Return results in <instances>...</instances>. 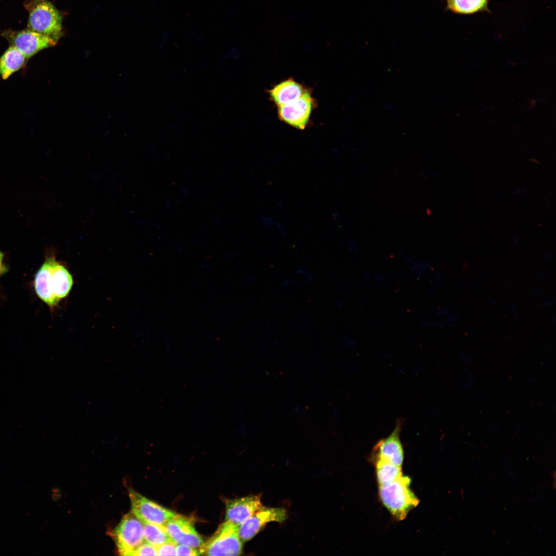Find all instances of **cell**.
<instances>
[{
  "mask_svg": "<svg viewBox=\"0 0 556 556\" xmlns=\"http://www.w3.org/2000/svg\"><path fill=\"white\" fill-rule=\"evenodd\" d=\"M29 60L16 48L10 45L0 57V76L8 79L12 75L24 69Z\"/></svg>",
  "mask_w": 556,
  "mask_h": 556,
  "instance_id": "9a60e30c",
  "label": "cell"
},
{
  "mask_svg": "<svg viewBox=\"0 0 556 556\" xmlns=\"http://www.w3.org/2000/svg\"><path fill=\"white\" fill-rule=\"evenodd\" d=\"M310 325V322L308 320H305L301 323V325L298 326L297 327L296 331L298 333L304 331L305 329H307L308 328Z\"/></svg>",
  "mask_w": 556,
  "mask_h": 556,
  "instance_id": "f546056e",
  "label": "cell"
},
{
  "mask_svg": "<svg viewBox=\"0 0 556 556\" xmlns=\"http://www.w3.org/2000/svg\"><path fill=\"white\" fill-rule=\"evenodd\" d=\"M281 287L284 288H292L298 287V283L291 277H288L282 280L280 283Z\"/></svg>",
  "mask_w": 556,
  "mask_h": 556,
  "instance_id": "d4e9b609",
  "label": "cell"
},
{
  "mask_svg": "<svg viewBox=\"0 0 556 556\" xmlns=\"http://www.w3.org/2000/svg\"><path fill=\"white\" fill-rule=\"evenodd\" d=\"M171 539L177 544L200 548L203 540L193 524L183 516L176 514L164 526Z\"/></svg>",
  "mask_w": 556,
  "mask_h": 556,
  "instance_id": "8fae6325",
  "label": "cell"
},
{
  "mask_svg": "<svg viewBox=\"0 0 556 556\" xmlns=\"http://www.w3.org/2000/svg\"><path fill=\"white\" fill-rule=\"evenodd\" d=\"M264 327V335L265 336H268L272 333L273 329V325L271 321L268 320L266 322Z\"/></svg>",
  "mask_w": 556,
  "mask_h": 556,
  "instance_id": "f1b7e54d",
  "label": "cell"
},
{
  "mask_svg": "<svg viewBox=\"0 0 556 556\" xmlns=\"http://www.w3.org/2000/svg\"><path fill=\"white\" fill-rule=\"evenodd\" d=\"M163 343H164V346H165V351L167 353H170L171 351H172L171 350L172 348H171V345L170 342L169 341V339L168 338V337L165 336V338H164V340L163 341Z\"/></svg>",
  "mask_w": 556,
  "mask_h": 556,
  "instance_id": "4dcf8cb0",
  "label": "cell"
},
{
  "mask_svg": "<svg viewBox=\"0 0 556 556\" xmlns=\"http://www.w3.org/2000/svg\"><path fill=\"white\" fill-rule=\"evenodd\" d=\"M4 253L0 250V276L4 274L8 271L7 267L4 263Z\"/></svg>",
  "mask_w": 556,
  "mask_h": 556,
  "instance_id": "83f0119b",
  "label": "cell"
},
{
  "mask_svg": "<svg viewBox=\"0 0 556 556\" xmlns=\"http://www.w3.org/2000/svg\"><path fill=\"white\" fill-rule=\"evenodd\" d=\"M362 279L363 281L369 283H372L373 280L372 274H370L369 273H366L363 274L362 276Z\"/></svg>",
  "mask_w": 556,
  "mask_h": 556,
  "instance_id": "836d02e7",
  "label": "cell"
},
{
  "mask_svg": "<svg viewBox=\"0 0 556 556\" xmlns=\"http://www.w3.org/2000/svg\"><path fill=\"white\" fill-rule=\"evenodd\" d=\"M176 544L170 540L157 547V555H176Z\"/></svg>",
  "mask_w": 556,
  "mask_h": 556,
  "instance_id": "ffe728a7",
  "label": "cell"
},
{
  "mask_svg": "<svg viewBox=\"0 0 556 556\" xmlns=\"http://www.w3.org/2000/svg\"><path fill=\"white\" fill-rule=\"evenodd\" d=\"M2 36L28 60L39 51L57 43L52 39L28 28L18 31L5 30Z\"/></svg>",
  "mask_w": 556,
  "mask_h": 556,
  "instance_id": "5b68a950",
  "label": "cell"
},
{
  "mask_svg": "<svg viewBox=\"0 0 556 556\" xmlns=\"http://www.w3.org/2000/svg\"><path fill=\"white\" fill-rule=\"evenodd\" d=\"M316 102L308 90L299 98L277 107L279 118L285 123L299 130L307 126Z\"/></svg>",
  "mask_w": 556,
  "mask_h": 556,
  "instance_id": "8992f818",
  "label": "cell"
},
{
  "mask_svg": "<svg viewBox=\"0 0 556 556\" xmlns=\"http://www.w3.org/2000/svg\"><path fill=\"white\" fill-rule=\"evenodd\" d=\"M146 542L157 547L171 540L163 525L142 522Z\"/></svg>",
  "mask_w": 556,
  "mask_h": 556,
  "instance_id": "e0dca14e",
  "label": "cell"
},
{
  "mask_svg": "<svg viewBox=\"0 0 556 556\" xmlns=\"http://www.w3.org/2000/svg\"><path fill=\"white\" fill-rule=\"evenodd\" d=\"M296 274L302 278L303 282L306 284L312 283L315 280L314 274L304 267H299L296 271Z\"/></svg>",
  "mask_w": 556,
  "mask_h": 556,
  "instance_id": "cb8c5ba5",
  "label": "cell"
},
{
  "mask_svg": "<svg viewBox=\"0 0 556 556\" xmlns=\"http://www.w3.org/2000/svg\"><path fill=\"white\" fill-rule=\"evenodd\" d=\"M404 261L409 265V271L419 281L423 280L426 271H430L433 268L427 260L417 259L412 256L404 255Z\"/></svg>",
  "mask_w": 556,
  "mask_h": 556,
  "instance_id": "d6986e66",
  "label": "cell"
},
{
  "mask_svg": "<svg viewBox=\"0 0 556 556\" xmlns=\"http://www.w3.org/2000/svg\"><path fill=\"white\" fill-rule=\"evenodd\" d=\"M177 555H200L196 548L183 544H177L176 546Z\"/></svg>",
  "mask_w": 556,
  "mask_h": 556,
  "instance_id": "603a6c76",
  "label": "cell"
},
{
  "mask_svg": "<svg viewBox=\"0 0 556 556\" xmlns=\"http://www.w3.org/2000/svg\"><path fill=\"white\" fill-rule=\"evenodd\" d=\"M344 305V300L342 298H337L335 301V306L337 309H341Z\"/></svg>",
  "mask_w": 556,
  "mask_h": 556,
  "instance_id": "1f68e13d",
  "label": "cell"
},
{
  "mask_svg": "<svg viewBox=\"0 0 556 556\" xmlns=\"http://www.w3.org/2000/svg\"><path fill=\"white\" fill-rule=\"evenodd\" d=\"M348 251L350 254L356 255L358 253L359 249L357 245L349 246Z\"/></svg>",
  "mask_w": 556,
  "mask_h": 556,
  "instance_id": "d6a6232c",
  "label": "cell"
},
{
  "mask_svg": "<svg viewBox=\"0 0 556 556\" xmlns=\"http://www.w3.org/2000/svg\"><path fill=\"white\" fill-rule=\"evenodd\" d=\"M51 283L53 292L60 301L67 296L74 284L68 269L56 258L51 266Z\"/></svg>",
  "mask_w": 556,
  "mask_h": 556,
  "instance_id": "5bb4252c",
  "label": "cell"
},
{
  "mask_svg": "<svg viewBox=\"0 0 556 556\" xmlns=\"http://www.w3.org/2000/svg\"><path fill=\"white\" fill-rule=\"evenodd\" d=\"M402 426V421L397 420L391 434L375 444L371 454L372 461L382 460L402 467L404 461L403 447L400 440Z\"/></svg>",
  "mask_w": 556,
  "mask_h": 556,
  "instance_id": "9c48e42d",
  "label": "cell"
},
{
  "mask_svg": "<svg viewBox=\"0 0 556 556\" xmlns=\"http://www.w3.org/2000/svg\"><path fill=\"white\" fill-rule=\"evenodd\" d=\"M263 225L264 227L273 228L279 230L283 235H286L287 233L284 225L280 222L276 221L272 218L263 216L261 217Z\"/></svg>",
  "mask_w": 556,
  "mask_h": 556,
  "instance_id": "7402d4cb",
  "label": "cell"
},
{
  "mask_svg": "<svg viewBox=\"0 0 556 556\" xmlns=\"http://www.w3.org/2000/svg\"><path fill=\"white\" fill-rule=\"evenodd\" d=\"M157 549L154 546L146 542L142 544L134 552L133 555H157Z\"/></svg>",
  "mask_w": 556,
  "mask_h": 556,
  "instance_id": "44dd1931",
  "label": "cell"
},
{
  "mask_svg": "<svg viewBox=\"0 0 556 556\" xmlns=\"http://www.w3.org/2000/svg\"><path fill=\"white\" fill-rule=\"evenodd\" d=\"M225 521L240 525L254 513L264 507L260 495L225 500Z\"/></svg>",
  "mask_w": 556,
  "mask_h": 556,
  "instance_id": "30bf717a",
  "label": "cell"
},
{
  "mask_svg": "<svg viewBox=\"0 0 556 556\" xmlns=\"http://www.w3.org/2000/svg\"><path fill=\"white\" fill-rule=\"evenodd\" d=\"M308 90L293 79L289 78L273 86L268 94L271 101L279 107L299 98Z\"/></svg>",
  "mask_w": 556,
  "mask_h": 556,
  "instance_id": "4fadbf2b",
  "label": "cell"
},
{
  "mask_svg": "<svg viewBox=\"0 0 556 556\" xmlns=\"http://www.w3.org/2000/svg\"><path fill=\"white\" fill-rule=\"evenodd\" d=\"M410 482L409 477L402 475L389 484L379 486V497L381 502L398 520L404 519L419 503V500L409 488Z\"/></svg>",
  "mask_w": 556,
  "mask_h": 556,
  "instance_id": "7a4b0ae2",
  "label": "cell"
},
{
  "mask_svg": "<svg viewBox=\"0 0 556 556\" xmlns=\"http://www.w3.org/2000/svg\"><path fill=\"white\" fill-rule=\"evenodd\" d=\"M347 289H348V288L346 287V286H341V287H340V288H339V290H340V291H341V292H342V291H344V292H345V291H346Z\"/></svg>",
  "mask_w": 556,
  "mask_h": 556,
  "instance_id": "d590c367",
  "label": "cell"
},
{
  "mask_svg": "<svg viewBox=\"0 0 556 556\" xmlns=\"http://www.w3.org/2000/svg\"><path fill=\"white\" fill-rule=\"evenodd\" d=\"M113 537L119 553L133 555L144 543L142 522L132 512L126 514L113 532Z\"/></svg>",
  "mask_w": 556,
  "mask_h": 556,
  "instance_id": "277c9868",
  "label": "cell"
},
{
  "mask_svg": "<svg viewBox=\"0 0 556 556\" xmlns=\"http://www.w3.org/2000/svg\"><path fill=\"white\" fill-rule=\"evenodd\" d=\"M437 324L433 321L427 318H421L419 322V326L424 328H433Z\"/></svg>",
  "mask_w": 556,
  "mask_h": 556,
  "instance_id": "484cf974",
  "label": "cell"
},
{
  "mask_svg": "<svg viewBox=\"0 0 556 556\" xmlns=\"http://www.w3.org/2000/svg\"><path fill=\"white\" fill-rule=\"evenodd\" d=\"M56 258L54 252H48L45 259L34 275L33 286L38 297L52 309L58 306L60 300L54 294L51 283V266Z\"/></svg>",
  "mask_w": 556,
  "mask_h": 556,
  "instance_id": "7c38bea8",
  "label": "cell"
},
{
  "mask_svg": "<svg viewBox=\"0 0 556 556\" xmlns=\"http://www.w3.org/2000/svg\"><path fill=\"white\" fill-rule=\"evenodd\" d=\"M287 518V514L285 509L264 507L239 525L240 538L242 543L248 541L268 523L272 522L282 523Z\"/></svg>",
  "mask_w": 556,
  "mask_h": 556,
  "instance_id": "ba28073f",
  "label": "cell"
},
{
  "mask_svg": "<svg viewBox=\"0 0 556 556\" xmlns=\"http://www.w3.org/2000/svg\"><path fill=\"white\" fill-rule=\"evenodd\" d=\"M244 281L247 283H251L254 281V277L252 275L246 276Z\"/></svg>",
  "mask_w": 556,
  "mask_h": 556,
  "instance_id": "e575fe53",
  "label": "cell"
},
{
  "mask_svg": "<svg viewBox=\"0 0 556 556\" xmlns=\"http://www.w3.org/2000/svg\"><path fill=\"white\" fill-rule=\"evenodd\" d=\"M28 12L27 28L57 43L63 36V15L48 0H31L25 5Z\"/></svg>",
  "mask_w": 556,
  "mask_h": 556,
  "instance_id": "6da1fadb",
  "label": "cell"
},
{
  "mask_svg": "<svg viewBox=\"0 0 556 556\" xmlns=\"http://www.w3.org/2000/svg\"><path fill=\"white\" fill-rule=\"evenodd\" d=\"M200 554L238 555L242 552V542L239 534V525L225 521L214 534L199 548Z\"/></svg>",
  "mask_w": 556,
  "mask_h": 556,
  "instance_id": "3957f363",
  "label": "cell"
},
{
  "mask_svg": "<svg viewBox=\"0 0 556 556\" xmlns=\"http://www.w3.org/2000/svg\"><path fill=\"white\" fill-rule=\"evenodd\" d=\"M447 8L460 14H471L485 10L488 0H447Z\"/></svg>",
  "mask_w": 556,
  "mask_h": 556,
  "instance_id": "ac0fdd59",
  "label": "cell"
},
{
  "mask_svg": "<svg viewBox=\"0 0 556 556\" xmlns=\"http://www.w3.org/2000/svg\"><path fill=\"white\" fill-rule=\"evenodd\" d=\"M373 280L380 283H385L387 282V278L383 274L380 272H376L372 274Z\"/></svg>",
  "mask_w": 556,
  "mask_h": 556,
  "instance_id": "4316f807",
  "label": "cell"
},
{
  "mask_svg": "<svg viewBox=\"0 0 556 556\" xmlns=\"http://www.w3.org/2000/svg\"><path fill=\"white\" fill-rule=\"evenodd\" d=\"M129 496L133 513L142 522L164 526L177 514L131 490Z\"/></svg>",
  "mask_w": 556,
  "mask_h": 556,
  "instance_id": "52a82bcc",
  "label": "cell"
},
{
  "mask_svg": "<svg viewBox=\"0 0 556 556\" xmlns=\"http://www.w3.org/2000/svg\"><path fill=\"white\" fill-rule=\"evenodd\" d=\"M373 461L375 466L376 479L379 486L389 484L403 475L401 467L389 462L379 459Z\"/></svg>",
  "mask_w": 556,
  "mask_h": 556,
  "instance_id": "2e32d148",
  "label": "cell"
}]
</instances>
